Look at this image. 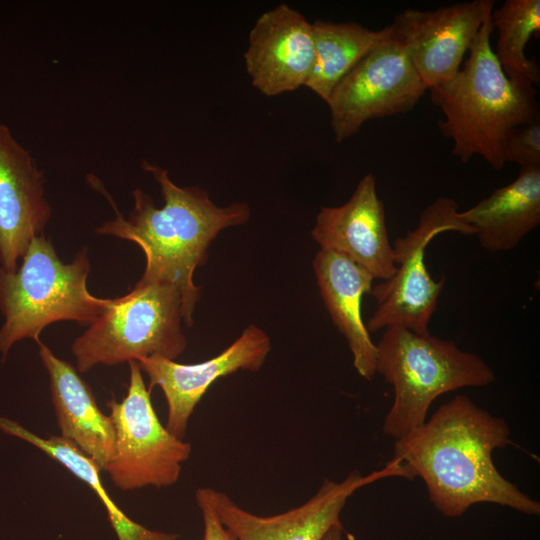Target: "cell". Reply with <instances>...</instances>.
<instances>
[{
  "label": "cell",
  "instance_id": "7402d4cb",
  "mask_svg": "<svg viewBox=\"0 0 540 540\" xmlns=\"http://www.w3.org/2000/svg\"><path fill=\"white\" fill-rule=\"evenodd\" d=\"M505 165L513 162L520 168L540 167V118L514 127L503 145Z\"/></svg>",
  "mask_w": 540,
  "mask_h": 540
},
{
  "label": "cell",
  "instance_id": "e0dca14e",
  "mask_svg": "<svg viewBox=\"0 0 540 540\" xmlns=\"http://www.w3.org/2000/svg\"><path fill=\"white\" fill-rule=\"evenodd\" d=\"M38 345L40 359L49 375L51 401L61 437L75 444L104 471L115 443L110 416L100 410L91 388L75 367L58 358L41 341Z\"/></svg>",
  "mask_w": 540,
  "mask_h": 540
},
{
  "label": "cell",
  "instance_id": "277c9868",
  "mask_svg": "<svg viewBox=\"0 0 540 540\" xmlns=\"http://www.w3.org/2000/svg\"><path fill=\"white\" fill-rule=\"evenodd\" d=\"M91 269L87 248L64 263L44 234L34 237L15 272L0 265V352L3 360L18 341L37 343L48 325L75 321L90 325L110 307L112 299L87 289Z\"/></svg>",
  "mask_w": 540,
  "mask_h": 540
},
{
  "label": "cell",
  "instance_id": "603a6c76",
  "mask_svg": "<svg viewBox=\"0 0 540 540\" xmlns=\"http://www.w3.org/2000/svg\"><path fill=\"white\" fill-rule=\"evenodd\" d=\"M195 500L202 513L204 524L203 540H236L220 522L205 487L196 490Z\"/></svg>",
  "mask_w": 540,
  "mask_h": 540
},
{
  "label": "cell",
  "instance_id": "cb8c5ba5",
  "mask_svg": "<svg viewBox=\"0 0 540 540\" xmlns=\"http://www.w3.org/2000/svg\"><path fill=\"white\" fill-rule=\"evenodd\" d=\"M343 526L341 521L333 525L322 540H343Z\"/></svg>",
  "mask_w": 540,
  "mask_h": 540
},
{
  "label": "cell",
  "instance_id": "ac0fdd59",
  "mask_svg": "<svg viewBox=\"0 0 540 540\" xmlns=\"http://www.w3.org/2000/svg\"><path fill=\"white\" fill-rule=\"evenodd\" d=\"M489 252L509 251L540 224V167L520 168L516 179L459 212Z\"/></svg>",
  "mask_w": 540,
  "mask_h": 540
},
{
  "label": "cell",
  "instance_id": "52a82bcc",
  "mask_svg": "<svg viewBox=\"0 0 540 540\" xmlns=\"http://www.w3.org/2000/svg\"><path fill=\"white\" fill-rule=\"evenodd\" d=\"M458 209L454 199L437 197L422 211L417 226L394 241L395 272L370 292L376 308L366 325L369 333L401 326L417 334H429L428 324L437 309L445 278L432 279L425 251L432 239L444 232L474 235V230L459 217Z\"/></svg>",
  "mask_w": 540,
  "mask_h": 540
},
{
  "label": "cell",
  "instance_id": "7a4b0ae2",
  "mask_svg": "<svg viewBox=\"0 0 540 540\" xmlns=\"http://www.w3.org/2000/svg\"><path fill=\"white\" fill-rule=\"evenodd\" d=\"M141 167L158 183L163 206L157 208L152 197L137 188L132 193L133 209L124 218L101 181L88 174L91 186L105 195L115 211V217L95 232L137 244L146 258L141 278L174 285L182 297V321L190 327L200 298V287L193 281L195 269L207 262L208 248L217 235L246 223L251 210L244 202L218 206L206 190L176 185L166 169L147 160H142Z\"/></svg>",
  "mask_w": 540,
  "mask_h": 540
},
{
  "label": "cell",
  "instance_id": "9a60e30c",
  "mask_svg": "<svg viewBox=\"0 0 540 540\" xmlns=\"http://www.w3.org/2000/svg\"><path fill=\"white\" fill-rule=\"evenodd\" d=\"M311 236L320 248L344 254L374 279L387 280L395 272L385 209L372 173L361 178L346 203L320 209Z\"/></svg>",
  "mask_w": 540,
  "mask_h": 540
},
{
  "label": "cell",
  "instance_id": "2e32d148",
  "mask_svg": "<svg viewBox=\"0 0 540 540\" xmlns=\"http://www.w3.org/2000/svg\"><path fill=\"white\" fill-rule=\"evenodd\" d=\"M317 285L330 317L347 340L358 374L371 380L376 374V344L362 318L361 303L373 287V276L339 252L323 249L313 260Z\"/></svg>",
  "mask_w": 540,
  "mask_h": 540
},
{
  "label": "cell",
  "instance_id": "6da1fadb",
  "mask_svg": "<svg viewBox=\"0 0 540 540\" xmlns=\"http://www.w3.org/2000/svg\"><path fill=\"white\" fill-rule=\"evenodd\" d=\"M510 443L507 423L461 394L438 408L419 429L395 440L393 459L409 479H422L431 503L446 517H459L478 503L539 515V502L494 465L493 451Z\"/></svg>",
  "mask_w": 540,
  "mask_h": 540
},
{
  "label": "cell",
  "instance_id": "3957f363",
  "mask_svg": "<svg viewBox=\"0 0 540 540\" xmlns=\"http://www.w3.org/2000/svg\"><path fill=\"white\" fill-rule=\"evenodd\" d=\"M490 9L468 50L463 68L430 91L444 119L440 132L453 142L452 154L462 163L482 157L494 170L505 166L503 145L516 126L539 119L536 88L511 81L491 46Z\"/></svg>",
  "mask_w": 540,
  "mask_h": 540
},
{
  "label": "cell",
  "instance_id": "8992f818",
  "mask_svg": "<svg viewBox=\"0 0 540 540\" xmlns=\"http://www.w3.org/2000/svg\"><path fill=\"white\" fill-rule=\"evenodd\" d=\"M181 321L179 290L165 281L140 278L73 341L76 369L85 373L97 365L153 356L175 360L187 347Z\"/></svg>",
  "mask_w": 540,
  "mask_h": 540
},
{
  "label": "cell",
  "instance_id": "ba28073f",
  "mask_svg": "<svg viewBox=\"0 0 540 540\" xmlns=\"http://www.w3.org/2000/svg\"><path fill=\"white\" fill-rule=\"evenodd\" d=\"M128 364L126 396L120 402L114 398L107 402L115 443L104 471L122 491L169 487L179 480L182 464L189 459L192 447L161 423L138 362Z\"/></svg>",
  "mask_w": 540,
  "mask_h": 540
},
{
  "label": "cell",
  "instance_id": "9c48e42d",
  "mask_svg": "<svg viewBox=\"0 0 540 540\" xmlns=\"http://www.w3.org/2000/svg\"><path fill=\"white\" fill-rule=\"evenodd\" d=\"M426 91L394 36L361 59L332 90L326 104L335 141L355 135L369 120L412 110Z\"/></svg>",
  "mask_w": 540,
  "mask_h": 540
},
{
  "label": "cell",
  "instance_id": "5b68a950",
  "mask_svg": "<svg viewBox=\"0 0 540 540\" xmlns=\"http://www.w3.org/2000/svg\"><path fill=\"white\" fill-rule=\"evenodd\" d=\"M376 373L394 390L383 433L400 439L419 429L433 401L464 387L487 386L491 367L453 341L417 334L401 326L384 328L376 344Z\"/></svg>",
  "mask_w": 540,
  "mask_h": 540
},
{
  "label": "cell",
  "instance_id": "7c38bea8",
  "mask_svg": "<svg viewBox=\"0 0 540 540\" xmlns=\"http://www.w3.org/2000/svg\"><path fill=\"white\" fill-rule=\"evenodd\" d=\"M271 349L269 336L256 325H249L219 355L195 364H181L164 357L137 360L149 377V390H162L168 407L166 428L183 439L189 419L209 387L219 378L240 370L256 372Z\"/></svg>",
  "mask_w": 540,
  "mask_h": 540
},
{
  "label": "cell",
  "instance_id": "8fae6325",
  "mask_svg": "<svg viewBox=\"0 0 540 540\" xmlns=\"http://www.w3.org/2000/svg\"><path fill=\"white\" fill-rule=\"evenodd\" d=\"M492 0L454 3L435 10L405 9L391 27L427 90L451 80L476 38Z\"/></svg>",
  "mask_w": 540,
  "mask_h": 540
},
{
  "label": "cell",
  "instance_id": "30bf717a",
  "mask_svg": "<svg viewBox=\"0 0 540 540\" xmlns=\"http://www.w3.org/2000/svg\"><path fill=\"white\" fill-rule=\"evenodd\" d=\"M388 477L408 478L395 459L369 475L351 472L340 482L325 479L317 492L302 505L288 511L259 516L236 504L227 494L205 487L220 522L236 540H322L340 522L348 499L360 488Z\"/></svg>",
  "mask_w": 540,
  "mask_h": 540
},
{
  "label": "cell",
  "instance_id": "44dd1931",
  "mask_svg": "<svg viewBox=\"0 0 540 540\" xmlns=\"http://www.w3.org/2000/svg\"><path fill=\"white\" fill-rule=\"evenodd\" d=\"M491 22L498 31L493 52L505 75L520 85H538L539 64L526 56L525 48L533 35H540V1L506 0L492 10Z\"/></svg>",
  "mask_w": 540,
  "mask_h": 540
},
{
  "label": "cell",
  "instance_id": "4fadbf2b",
  "mask_svg": "<svg viewBox=\"0 0 540 540\" xmlns=\"http://www.w3.org/2000/svg\"><path fill=\"white\" fill-rule=\"evenodd\" d=\"M52 215L35 158L0 124V265L15 272L31 240Z\"/></svg>",
  "mask_w": 540,
  "mask_h": 540
},
{
  "label": "cell",
  "instance_id": "5bb4252c",
  "mask_svg": "<svg viewBox=\"0 0 540 540\" xmlns=\"http://www.w3.org/2000/svg\"><path fill=\"white\" fill-rule=\"evenodd\" d=\"M252 85L272 97L305 86L314 63L312 24L288 4L262 13L243 54Z\"/></svg>",
  "mask_w": 540,
  "mask_h": 540
},
{
  "label": "cell",
  "instance_id": "d6986e66",
  "mask_svg": "<svg viewBox=\"0 0 540 540\" xmlns=\"http://www.w3.org/2000/svg\"><path fill=\"white\" fill-rule=\"evenodd\" d=\"M312 24L314 63L305 87L323 101L367 54L394 37L390 26L372 30L353 21L316 19Z\"/></svg>",
  "mask_w": 540,
  "mask_h": 540
},
{
  "label": "cell",
  "instance_id": "ffe728a7",
  "mask_svg": "<svg viewBox=\"0 0 540 540\" xmlns=\"http://www.w3.org/2000/svg\"><path fill=\"white\" fill-rule=\"evenodd\" d=\"M0 429L4 433L34 445L89 485L106 508L118 540H177L179 538L178 534L151 530L127 517L106 492L99 476L100 467L71 441L55 435L48 438L39 437L17 422L4 417H0Z\"/></svg>",
  "mask_w": 540,
  "mask_h": 540
}]
</instances>
